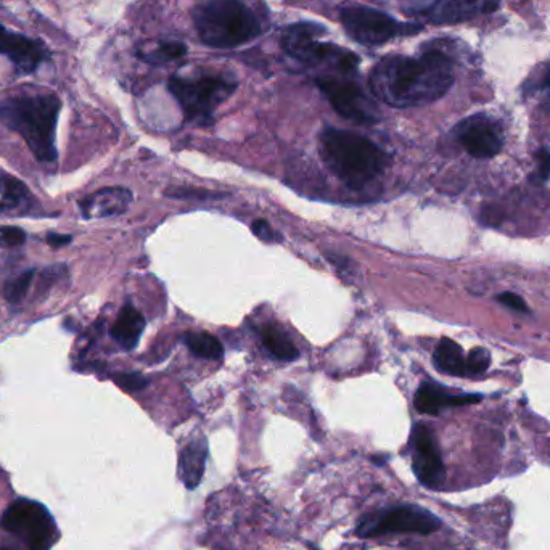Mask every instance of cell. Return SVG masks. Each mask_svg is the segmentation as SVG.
Instances as JSON below:
<instances>
[{
    "label": "cell",
    "instance_id": "1",
    "mask_svg": "<svg viewBox=\"0 0 550 550\" xmlns=\"http://www.w3.org/2000/svg\"><path fill=\"white\" fill-rule=\"evenodd\" d=\"M369 84L375 97L390 107H423L448 94L454 65L440 49L425 50L420 57L388 55L370 71Z\"/></svg>",
    "mask_w": 550,
    "mask_h": 550
},
{
    "label": "cell",
    "instance_id": "2",
    "mask_svg": "<svg viewBox=\"0 0 550 550\" xmlns=\"http://www.w3.org/2000/svg\"><path fill=\"white\" fill-rule=\"evenodd\" d=\"M60 111L62 100L54 92H18L0 102V123L18 132L37 160L54 163Z\"/></svg>",
    "mask_w": 550,
    "mask_h": 550
},
{
    "label": "cell",
    "instance_id": "3",
    "mask_svg": "<svg viewBox=\"0 0 550 550\" xmlns=\"http://www.w3.org/2000/svg\"><path fill=\"white\" fill-rule=\"evenodd\" d=\"M325 166L351 189H362L383 174L390 158L367 137L345 129L325 128L321 134Z\"/></svg>",
    "mask_w": 550,
    "mask_h": 550
},
{
    "label": "cell",
    "instance_id": "4",
    "mask_svg": "<svg viewBox=\"0 0 550 550\" xmlns=\"http://www.w3.org/2000/svg\"><path fill=\"white\" fill-rule=\"evenodd\" d=\"M192 18L200 41L211 49H235L263 33L261 20L242 0H206Z\"/></svg>",
    "mask_w": 550,
    "mask_h": 550
},
{
    "label": "cell",
    "instance_id": "5",
    "mask_svg": "<svg viewBox=\"0 0 550 550\" xmlns=\"http://www.w3.org/2000/svg\"><path fill=\"white\" fill-rule=\"evenodd\" d=\"M327 33L324 26L317 23H296L285 29L282 37V49L288 57L304 65L329 68L340 74L354 73L358 70V55L345 47L335 46L330 42L319 41Z\"/></svg>",
    "mask_w": 550,
    "mask_h": 550
},
{
    "label": "cell",
    "instance_id": "6",
    "mask_svg": "<svg viewBox=\"0 0 550 550\" xmlns=\"http://www.w3.org/2000/svg\"><path fill=\"white\" fill-rule=\"evenodd\" d=\"M168 89L181 105L185 120L203 126L213 121L214 111L234 94L237 83L222 74L198 78L174 76L169 79Z\"/></svg>",
    "mask_w": 550,
    "mask_h": 550
},
{
    "label": "cell",
    "instance_id": "7",
    "mask_svg": "<svg viewBox=\"0 0 550 550\" xmlns=\"http://www.w3.org/2000/svg\"><path fill=\"white\" fill-rule=\"evenodd\" d=\"M341 25L361 46L378 47L399 36H411L422 31L415 23H401L395 18L366 5H346L340 10Z\"/></svg>",
    "mask_w": 550,
    "mask_h": 550
},
{
    "label": "cell",
    "instance_id": "8",
    "mask_svg": "<svg viewBox=\"0 0 550 550\" xmlns=\"http://www.w3.org/2000/svg\"><path fill=\"white\" fill-rule=\"evenodd\" d=\"M441 528V520L430 510L419 505H396L390 509L378 510L374 514L364 515L359 520L356 534L359 538H380L386 534H428Z\"/></svg>",
    "mask_w": 550,
    "mask_h": 550
},
{
    "label": "cell",
    "instance_id": "9",
    "mask_svg": "<svg viewBox=\"0 0 550 550\" xmlns=\"http://www.w3.org/2000/svg\"><path fill=\"white\" fill-rule=\"evenodd\" d=\"M0 526L25 542L29 550H49L54 544V518L44 505L31 499L12 502L0 518Z\"/></svg>",
    "mask_w": 550,
    "mask_h": 550
},
{
    "label": "cell",
    "instance_id": "10",
    "mask_svg": "<svg viewBox=\"0 0 550 550\" xmlns=\"http://www.w3.org/2000/svg\"><path fill=\"white\" fill-rule=\"evenodd\" d=\"M316 84L338 115L354 123H377V107L353 79H348L345 74L340 78L324 76V78H317Z\"/></svg>",
    "mask_w": 550,
    "mask_h": 550
},
{
    "label": "cell",
    "instance_id": "11",
    "mask_svg": "<svg viewBox=\"0 0 550 550\" xmlns=\"http://www.w3.org/2000/svg\"><path fill=\"white\" fill-rule=\"evenodd\" d=\"M454 136L468 155L478 160H488L501 153L504 147V134L501 124L491 116L473 115L460 121L454 129Z\"/></svg>",
    "mask_w": 550,
    "mask_h": 550
},
{
    "label": "cell",
    "instance_id": "12",
    "mask_svg": "<svg viewBox=\"0 0 550 550\" xmlns=\"http://www.w3.org/2000/svg\"><path fill=\"white\" fill-rule=\"evenodd\" d=\"M412 468L415 477L428 489H440L446 478L443 457L435 435L425 423H417L411 433Z\"/></svg>",
    "mask_w": 550,
    "mask_h": 550
},
{
    "label": "cell",
    "instance_id": "13",
    "mask_svg": "<svg viewBox=\"0 0 550 550\" xmlns=\"http://www.w3.org/2000/svg\"><path fill=\"white\" fill-rule=\"evenodd\" d=\"M499 4L501 0H427L407 13L419 15L433 25H456L493 13Z\"/></svg>",
    "mask_w": 550,
    "mask_h": 550
},
{
    "label": "cell",
    "instance_id": "14",
    "mask_svg": "<svg viewBox=\"0 0 550 550\" xmlns=\"http://www.w3.org/2000/svg\"><path fill=\"white\" fill-rule=\"evenodd\" d=\"M0 55L9 58L21 74L36 73L50 60V52L44 42L15 33L4 25H0Z\"/></svg>",
    "mask_w": 550,
    "mask_h": 550
},
{
    "label": "cell",
    "instance_id": "15",
    "mask_svg": "<svg viewBox=\"0 0 550 550\" xmlns=\"http://www.w3.org/2000/svg\"><path fill=\"white\" fill-rule=\"evenodd\" d=\"M131 203V190L124 187H107L84 197L79 202V210L86 219L113 218L126 213Z\"/></svg>",
    "mask_w": 550,
    "mask_h": 550
},
{
    "label": "cell",
    "instance_id": "16",
    "mask_svg": "<svg viewBox=\"0 0 550 550\" xmlns=\"http://www.w3.org/2000/svg\"><path fill=\"white\" fill-rule=\"evenodd\" d=\"M480 401V395L451 393L435 383H423L415 395L414 404L420 414L438 415L449 407L468 406V404H477Z\"/></svg>",
    "mask_w": 550,
    "mask_h": 550
},
{
    "label": "cell",
    "instance_id": "17",
    "mask_svg": "<svg viewBox=\"0 0 550 550\" xmlns=\"http://www.w3.org/2000/svg\"><path fill=\"white\" fill-rule=\"evenodd\" d=\"M206 457H208V444L205 438L190 441L179 456V478L185 488L195 489L203 480L205 473Z\"/></svg>",
    "mask_w": 550,
    "mask_h": 550
},
{
    "label": "cell",
    "instance_id": "18",
    "mask_svg": "<svg viewBox=\"0 0 550 550\" xmlns=\"http://www.w3.org/2000/svg\"><path fill=\"white\" fill-rule=\"evenodd\" d=\"M145 329V319L139 311L131 304H126L118 314L113 329H111V337L115 338L116 343H120L124 349L136 348L139 343L142 333Z\"/></svg>",
    "mask_w": 550,
    "mask_h": 550
},
{
    "label": "cell",
    "instance_id": "19",
    "mask_svg": "<svg viewBox=\"0 0 550 550\" xmlns=\"http://www.w3.org/2000/svg\"><path fill=\"white\" fill-rule=\"evenodd\" d=\"M436 369L452 377H467V358L456 341L443 338L435 349Z\"/></svg>",
    "mask_w": 550,
    "mask_h": 550
},
{
    "label": "cell",
    "instance_id": "20",
    "mask_svg": "<svg viewBox=\"0 0 550 550\" xmlns=\"http://www.w3.org/2000/svg\"><path fill=\"white\" fill-rule=\"evenodd\" d=\"M259 335H261L264 346L271 351L275 359L290 362L300 356L292 340L287 337V333L279 329L277 325H264L263 329L259 330Z\"/></svg>",
    "mask_w": 550,
    "mask_h": 550
},
{
    "label": "cell",
    "instance_id": "21",
    "mask_svg": "<svg viewBox=\"0 0 550 550\" xmlns=\"http://www.w3.org/2000/svg\"><path fill=\"white\" fill-rule=\"evenodd\" d=\"M31 202V193L26 185L18 179L9 176H0V213L26 208Z\"/></svg>",
    "mask_w": 550,
    "mask_h": 550
},
{
    "label": "cell",
    "instance_id": "22",
    "mask_svg": "<svg viewBox=\"0 0 550 550\" xmlns=\"http://www.w3.org/2000/svg\"><path fill=\"white\" fill-rule=\"evenodd\" d=\"M185 345L195 356L202 359L222 358V345L218 338L210 333L192 332L187 333L184 338Z\"/></svg>",
    "mask_w": 550,
    "mask_h": 550
},
{
    "label": "cell",
    "instance_id": "23",
    "mask_svg": "<svg viewBox=\"0 0 550 550\" xmlns=\"http://www.w3.org/2000/svg\"><path fill=\"white\" fill-rule=\"evenodd\" d=\"M187 55V46L182 42H161L160 46L150 52H140L139 57L148 65H166Z\"/></svg>",
    "mask_w": 550,
    "mask_h": 550
},
{
    "label": "cell",
    "instance_id": "24",
    "mask_svg": "<svg viewBox=\"0 0 550 550\" xmlns=\"http://www.w3.org/2000/svg\"><path fill=\"white\" fill-rule=\"evenodd\" d=\"M34 279V271H26L17 277V279L10 280L5 285V298L10 303H20L23 300V296L28 292V288L31 287V282Z\"/></svg>",
    "mask_w": 550,
    "mask_h": 550
},
{
    "label": "cell",
    "instance_id": "25",
    "mask_svg": "<svg viewBox=\"0 0 550 550\" xmlns=\"http://www.w3.org/2000/svg\"><path fill=\"white\" fill-rule=\"evenodd\" d=\"M534 92H544L547 94V107L550 110V68L549 66H539L536 74L531 76L530 81L525 84V95L534 94Z\"/></svg>",
    "mask_w": 550,
    "mask_h": 550
},
{
    "label": "cell",
    "instance_id": "26",
    "mask_svg": "<svg viewBox=\"0 0 550 550\" xmlns=\"http://www.w3.org/2000/svg\"><path fill=\"white\" fill-rule=\"evenodd\" d=\"M491 364V356L485 348L472 349V353L467 356V377H478L485 374Z\"/></svg>",
    "mask_w": 550,
    "mask_h": 550
},
{
    "label": "cell",
    "instance_id": "27",
    "mask_svg": "<svg viewBox=\"0 0 550 550\" xmlns=\"http://www.w3.org/2000/svg\"><path fill=\"white\" fill-rule=\"evenodd\" d=\"M26 242V234L20 227H0V248L21 247Z\"/></svg>",
    "mask_w": 550,
    "mask_h": 550
},
{
    "label": "cell",
    "instance_id": "28",
    "mask_svg": "<svg viewBox=\"0 0 550 550\" xmlns=\"http://www.w3.org/2000/svg\"><path fill=\"white\" fill-rule=\"evenodd\" d=\"M251 230H253V234H255L258 239L263 240V242H279V234H277V232L269 226V222L264 221V219H258V221L253 222Z\"/></svg>",
    "mask_w": 550,
    "mask_h": 550
},
{
    "label": "cell",
    "instance_id": "29",
    "mask_svg": "<svg viewBox=\"0 0 550 550\" xmlns=\"http://www.w3.org/2000/svg\"><path fill=\"white\" fill-rule=\"evenodd\" d=\"M116 383L126 391H139L147 386V380L139 374H123L116 377Z\"/></svg>",
    "mask_w": 550,
    "mask_h": 550
},
{
    "label": "cell",
    "instance_id": "30",
    "mask_svg": "<svg viewBox=\"0 0 550 550\" xmlns=\"http://www.w3.org/2000/svg\"><path fill=\"white\" fill-rule=\"evenodd\" d=\"M497 300H499V303L507 306V308L514 309V311H528V306H526V303L525 301H523L522 296L515 295V293H501V295L497 296Z\"/></svg>",
    "mask_w": 550,
    "mask_h": 550
},
{
    "label": "cell",
    "instance_id": "31",
    "mask_svg": "<svg viewBox=\"0 0 550 550\" xmlns=\"http://www.w3.org/2000/svg\"><path fill=\"white\" fill-rule=\"evenodd\" d=\"M538 176L539 181L547 182L550 177V152L549 150H541L538 153Z\"/></svg>",
    "mask_w": 550,
    "mask_h": 550
},
{
    "label": "cell",
    "instance_id": "32",
    "mask_svg": "<svg viewBox=\"0 0 550 550\" xmlns=\"http://www.w3.org/2000/svg\"><path fill=\"white\" fill-rule=\"evenodd\" d=\"M73 237L71 235H60V234H50L47 237V243L52 245L54 248L65 247V245H70Z\"/></svg>",
    "mask_w": 550,
    "mask_h": 550
},
{
    "label": "cell",
    "instance_id": "33",
    "mask_svg": "<svg viewBox=\"0 0 550 550\" xmlns=\"http://www.w3.org/2000/svg\"><path fill=\"white\" fill-rule=\"evenodd\" d=\"M0 550H15V549H10V547H4V549H0Z\"/></svg>",
    "mask_w": 550,
    "mask_h": 550
}]
</instances>
